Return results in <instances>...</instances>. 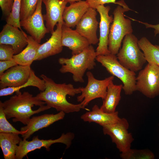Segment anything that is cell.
Returning <instances> with one entry per match:
<instances>
[{"label":"cell","mask_w":159,"mask_h":159,"mask_svg":"<svg viewBox=\"0 0 159 159\" xmlns=\"http://www.w3.org/2000/svg\"><path fill=\"white\" fill-rule=\"evenodd\" d=\"M41 77L45 81L46 88L36 96L39 99L45 102L51 108L57 111H63L69 113L79 111L81 109L89 110L84 107L81 103L74 104L68 102L66 99L67 95L73 97L81 93L82 87L74 88L71 84H57L52 79L42 74Z\"/></svg>","instance_id":"6da1fadb"},{"label":"cell","mask_w":159,"mask_h":159,"mask_svg":"<svg viewBox=\"0 0 159 159\" xmlns=\"http://www.w3.org/2000/svg\"><path fill=\"white\" fill-rule=\"evenodd\" d=\"M15 93L9 99L2 102L6 118H13L14 122H20L26 125L32 115L51 108L28 92L22 93L19 90Z\"/></svg>","instance_id":"7a4b0ae2"},{"label":"cell","mask_w":159,"mask_h":159,"mask_svg":"<svg viewBox=\"0 0 159 159\" xmlns=\"http://www.w3.org/2000/svg\"><path fill=\"white\" fill-rule=\"evenodd\" d=\"M96 57L94 47L90 45L82 52L72 55L70 58H60L58 61L62 66L59 70L61 73L72 74L75 82L83 83V77L86 71L93 69L96 65Z\"/></svg>","instance_id":"3957f363"},{"label":"cell","mask_w":159,"mask_h":159,"mask_svg":"<svg viewBox=\"0 0 159 159\" xmlns=\"http://www.w3.org/2000/svg\"><path fill=\"white\" fill-rule=\"evenodd\" d=\"M131 10L123 0L113 11V19L110 26L108 43V50L111 54L118 53L125 37L133 32L131 21L124 17L125 12Z\"/></svg>","instance_id":"277c9868"},{"label":"cell","mask_w":159,"mask_h":159,"mask_svg":"<svg viewBox=\"0 0 159 159\" xmlns=\"http://www.w3.org/2000/svg\"><path fill=\"white\" fill-rule=\"evenodd\" d=\"M137 38L132 33L126 35L122 41V46L117 54L120 63L135 72L140 71L147 61L138 44Z\"/></svg>","instance_id":"5b68a950"},{"label":"cell","mask_w":159,"mask_h":159,"mask_svg":"<svg viewBox=\"0 0 159 159\" xmlns=\"http://www.w3.org/2000/svg\"><path fill=\"white\" fill-rule=\"evenodd\" d=\"M96 60L110 73L121 81L123 84L122 89L125 95H132L136 91L135 72L122 65L116 55L110 53L107 55H99L97 56Z\"/></svg>","instance_id":"8992f818"},{"label":"cell","mask_w":159,"mask_h":159,"mask_svg":"<svg viewBox=\"0 0 159 159\" xmlns=\"http://www.w3.org/2000/svg\"><path fill=\"white\" fill-rule=\"evenodd\" d=\"M136 91L146 97L153 98L159 95V65L148 63L136 77Z\"/></svg>","instance_id":"52a82bcc"},{"label":"cell","mask_w":159,"mask_h":159,"mask_svg":"<svg viewBox=\"0 0 159 159\" xmlns=\"http://www.w3.org/2000/svg\"><path fill=\"white\" fill-rule=\"evenodd\" d=\"M74 138V134L69 132L66 134L62 133L59 138L54 140H41L39 139L38 136L34 137L30 141L23 139L18 145L16 153V159H22L29 153L42 147H44L47 151H49L50 146L57 143L65 145L66 149H68L70 146Z\"/></svg>","instance_id":"ba28073f"},{"label":"cell","mask_w":159,"mask_h":159,"mask_svg":"<svg viewBox=\"0 0 159 159\" xmlns=\"http://www.w3.org/2000/svg\"><path fill=\"white\" fill-rule=\"evenodd\" d=\"M88 79L87 85L82 87L81 94L77 97V100L80 102L82 106L85 107L92 100L97 98L103 100L106 95L107 87L109 83L114 79L112 75L102 80L95 78L90 71L86 73Z\"/></svg>","instance_id":"9c48e42d"},{"label":"cell","mask_w":159,"mask_h":159,"mask_svg":"<svg viewBox=\"0 0 159 159\" xmlns=\"http://www.w3.org/2000/svg\"><path fill=\"white\" fill-rule=\"evenodd\" d=\"M129 126L128 122L124 118H121L117 123L102 126L104 135L110 137L112 142L121 153L130 149L134 140L132 134L128 132Z\"/></svg>","instance_id":"30bf717a"},{"label":"cell","mask_w":159,"mask_h":159,"mask_svg":"<svg viewBox=\"0 0 159 159\" xmlns=\"http://www.w3.org/2000/svg\"><path fill=\"white\" fill-rule=\"evenodd\" d=\"M42 0H38L34 12L28 18L20 21L21 26L39 43L46 34L49 33L44 23L42 14Z\"/></svg>","instance_id":"8fae6325"},{"label":"cell","mask_w":159,"mask_h":159,"mask_svg":"<svg viewBox=\"0 0 159 159\" xmlns=\"http://www.w3.org/2000/svg\"><path fill=\"white\" fill-rule=\"evenodd\" d=\"M110 9V6L104 5L99 6L96 9L100 16L99 41L95 51L97 56L110 53L108 49V38L111 24L113 19L112 16L109 14Z\"/></svg>","instance_id":"7c38bea8"},{"label":"cell","mask_w":159,"mask_h":159,"mask_svg":"<svg viewBox=\"0 0 159 159\" xmlns=\"http://www.w3.org/2000/svg\"><path fill=\"white\" fill-rule=\"evenodd\" d=\"M96 9L89 7L76 26L75 30L86 38L90 45L99 42L97 35L99 24Z\"/></svg>","instance_id":"4fadbf2b"},{"label":"cell","mask_w":159,"mask_h":159,"mask_svg":"<svg viewBox=\"0 0 159 159\" xmlns=\"http://www.w3.org/2000/svg\"><path fill=\"white\" fill-rule=\"evenodd\" d=\"M27 34L23 30L6 23L0 33V44L11 46L16 54L22 51L28 44Z\"/></svg>","instance_id":"5bb4252c"},{"label":"cell","mask_w":159,"mask_h":159,"mask_svg":"<svg viewBox=\"0 0 159 159\" xmlns=\"http://www.w3.org/2000/svg\"><path fill=\"white\" fill-rule=\"evenodd\" d=\"M31 69L30 66L19 64L9 69L0 76L1 89L21 86L28 80Z\"/></svg>","instance_id":"9a60e30c"},{"label":"cell","mask_w":159,"mask_h":159,"mask_svg":"<svg viewBox=\"0 0 159 159\" xmlns=\"http://www.w3.org/2000/svg\"><path fill=\"white\" fill-rule=\"evenodd\" d=\"M64 21L58 23L57 28L51 37L39 47L34 61L40 60L62 52L63 46L61 43L62 26Z\"/></svg>","instance_id":"2e32d148"},{"label":"cell","mask_w":159,"mask_h":159,"mask_svg":"<svg viewBox=\"0 0 159 159\" xmlns=\"http://www.w3.org/2000/svg\"><path fill=\"white\" fill-rule=\"evenodd\" d=\"M61 43L63 47L71 50L72 55L80 53L90 45L86 38L76 30L67 26L64 22L62 26Z\"/></svg>","instance_id":"e0dca14e"},{"label":"cell","mask_w":159,"mask_h":159,"mask_svg":"<svg viewBox=\"0 0 159 159\" xmlns=\"http://www.w3.org/2000/svg\"><path fill=\"white\" fill-rule=\"evenodd\" d=\"M65 113L61 111L55 114H44L33 117L30 118L26 126L20 128L21 131L27 130L26 133L21 135L23 139L27 140L36 132L47 127L56 121L63 119Z\"/></svg>","instance_id":"ac0fdd59"},{"label":"cell","mask_w":159,"mask_h":159,"mask_svg":"<svg viewBox=\"0 0 159 159\" xmlns=\"http://www.w3.org/2000/svg\"><path fill=\"white\" fill-rule=\"evenodd\" d=\"M42 2L46 9V14L43 15L46 26L52 34L54 31L55 26L58 23L64 21L62 15L67 3L62 0H42Z\"/></svg>","instance_id":"d6986e66"},{"label":"cell","mask_w":159,"mask_h":159,"mask_svg":"<svg viewBox=\"0 0 159 159\" xmlns=\"http://www.w3.org/2000/svg\"><path fill=\"white\" fill-rule=\"evenodd\" d=\"M80 118L84 121L94 122L102 126L117 123L121 118L119 117L118 111L112 113L105 112L97 105L92 107L91 111H89L82 115Z\"/></svg>","instance_id":"ffe728a7"},{"label":"cell","mask_w":159,"mask_h":159,"mask_svg":"<svg viewBox=\"0 0 159 159\" xmlns=\"http://www.w3.org/2000/svg\"><path fill=\"white\" fill-rule=\"evenodd\" d=\"M89 7L86 1L81 0L66 6L62 15L64 24L69 27L74 28Z\"/></svg>","instance_id":"44dd1931"},{"label":"cell","mask_w":159,"mask_h":159,"mask_svg":"<svg viewBox=\"0 0 159 159\" xmlns=\"http://www.w3.org/2000/svg\"><path fill=\"white\" fill-rule=\"evenodd\" d=\"M123 85H115L113 80L108 84L106 95L103 100V103L100 107L105 112L112 113L115 112L116 109L121 99V93Z\"/></svg>","instance_id":"7402d4cb"},{"label":"cell","mask_w":159,"mask_h":159,"mask_svg":"<svg viewBox=\"0 0 159 159\" xmlns=\"http://www.w3.org/2000/svg\"><path fill=\"white\" fill-rule=\"evenodd\" d=\"M19 135L12 133L0 132V146L5 159H16L17 145L22 140Z\"/></svg>","instance_id":"603a6c76"},{"label":"cell","mask_w":159,"mask_h":159,"mask_svg":"<svg viewBox=\"0 0 159 159\" xmlns=\"http://www.w3.org/2000/svg\"><path fill=\"white\" fill-rule=\"evenodd\" d=\"M28 44L19 53L14 55L13 58L18 64L31 66L34 61L38 48L41 45L31 36L27 35Z\"/></svg>","instance_id":"cb8c5ba5"},{"label":"cell","mask_w":159,"mask_h":159,"mask_svg":"<svg viewBox=\"0 0 159 159\" xmlns=\"http://www.w3.org/2000/svg\"><path fill=\"white\" fill-rule=\"evenodd\" d=\"M30 86L37 87L41 92L44 91L46 88L44 81L37 77L32 69L29 77L26 83L19 87H7L1 89L0 96L12 95L14 92L19 91L22 88Z\"/></svg>","instance_id":"d4e9b609"},{"label":"cell","mask_w":159,"mask_h":159,"mask_svg":"<svg viewBox=\"0 0 159 159\" xmlns=\"http://www.w3.org/2000/svg\"><path fill=\"white\" fill-rule=\"evenodd\" d=\"M138 44L147 62L159 65V46L153 45L145 37L138 40Z\"/></svg>","instance_id":"484cf974"},{"label":"cell","mask_w":159,"mask_h":159,"mask_svg":"<svg viewBox=\"0 0 159 159\" xmlns=\"http://www.w3.org/2000/svg\"><path fill=\"white\" fill-rule=\"evenodd\" d=\"M120 157L122 159H154V153L148 149L138 150L131 148L127 151L121 153Z\"/></svg>","instance_id":"4316f807"},{"label":"cell","mask_w":159,"mask_h":159,"mask_svg":"<svg viewBox=\"0 0 159 159\" xmlns=\"http://www.w3.org/2000/svg\"><path fill=\"white\" fill-rule=\"evenodd\" d=\"M4 110L2 102L0 101V132L12 133L21 135L27 130L19 131L14 127L7 120Z\"/></svg>","instance_id":"83f0119b"},{"label":"cell","mask_w":159,"mask_h":159,"mask_svg":"<svg viewBox=\"0 0 159 159\" xmlns=\"http://www.w3.org/2000/svg\"><path fill=\"white\" fill-rule=\"evenodd\" d=\"M38 0H21L20 13V21L30 16L35 11Z\"/></svg>","instance_id":"f1b7e54d"},{"label":"cell","mask_w":159,"mask_h":159,"mask_svg":"<svg viewBox=\"0 0 159 159\" xmlns=\"http://www.w3.org/2000/svg\"><path fill=\"white\" fill-rule=\"evenodd\" d=\"M21 0H14L12 11L6 19L7 23L21 29L20 24V13Z\"/></svg>","instance_id":"f546056e"},{"label":"cell","mask_w":159,"mask_h":159,"mask_svg":"<svg viewBox=\"0 0 159 159\" xmlns=\"http://www.w3.org/2000/svg\"><path fill=\"white\" fill-rule=\"evenodd\" d=\"M14 52L9 45L0 44V61L9 60L13 58Z\"/></svg>","instance_id":"4dcf8cb0"},{"label":"cell","mask_w":159,"mask_h":159,"mask_svg":"<svg viewBox=\"0 0 159 159\" xmlns=\"http://www.w3.org/2000/svg\"><path fill=\"white\" fill-rule=\"evenodd\" d=\"M14 2V0H0V6L3 14L6 17L12 11Z\"/></svg>","instance_id":"1f68e13d"},{"label":"cell","mask_w":159,"mask_h":159,"mask_svg":"<svg viewBox=\"0 0 159 159\" xmlns=\"http://www.w3.org/2000/svg\"><path fill=\"white\" fill-rule=\"evenodd\" d=\"M17 64L14 58L9 60L0 61V76L5 70Z\"/></svg>","instance_id":"d6a6232c"},{"label":"cell","mask_w":159,"mask_h":159,"mask_svg":"<svg viewBox=\"0 0 159 159\" xmlns=\"http://www.w3.org/2000/svg\"><path fill=\"white\" fill-rule=\"evenodd\" d=\"M89 7L96 9L100 5L106 4L113 3L117 4L116 0H86Z\"/></svg>","instance_id":"836d02e7"},{"label":"cell","mask_w":159,"mask_h":159,"mask_svg":"<svg viewBox=\"0 0 159 159\" xmlns=\"http://www.w3.org/2000/svg\"><path fill=\"white\" fill-rule=\"evenodd\" d=\"M130 18L132 20H134L136 21H137L138 22L144 24L145 26V27L147 28H152L154 29L155 36L157 34H159V24L156 25H153L147 23L143 22L132 18Z\"/></svg>","instance_id":"e575fe53"},{"label":"cell","mask_w":159,"mask_h":159,"mask_svg":"<svg viewBox=\"0 0 159 159\" xmlns=\"http://www.w3.org/2000/svg\"><path fill=\"white\" fill-rule=\"evenodd\" d=\"M67 3H70V4L80 1L81 0H62Z\"/></svg>","instance_id":"d590c367"},{"label":"cell","mask_w":159,"mask_h":159,"mask_svg":"<svg viewBox=\"0 0 159 159\" xmlns=\"http://www.w3.org/2000/svg\"><path fill=\"white\" fill-rule=\"evenodd\" d=\"M158 125L159 126V124H158Z\"/></svg>","instance_id":"8d00e7d4"},{"label":"cell","mask_w":159,"mask_h":159,"mask_svg":"<svg viewBox=\"0 0 159 159\" xmlns=\"http://www.w3.org/2000/svg\"></svg>","instance_id":"74e56055"}]
</instances>
